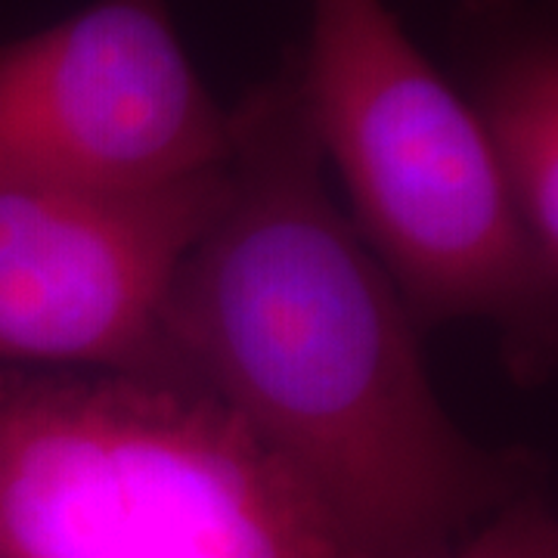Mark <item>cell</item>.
<instances>
[{
	"mask_svg": "<svg viewBox=\"0 0 558 558\" xmlns=\"http://www.w3.org/2000/svg\"><path fill=\"white\" fill-rule=\"evenodd\" d=\"M497 171L539 277L558 292V53L546 38L509 50L478 102Z\"/></svg>",
	"mask_w": 558,
	"mask_h": 558,
	"instance_id": "obj_6",
	"label": "cell"
},
{
	"mask_svg": "<svg viewBox=\"0 0 558 558\" xmlns=\"http://www.w3.org/2000/svg\"><path fill=\"white\" fill-rule=\"evenodd\" d=\"M230 143L168 0H94L0 47V186L153 193L220 171Z\"/></svg>",
	"mask_w": 558,
	"mask_h": 558,
	"instance_id": "obj_4",
	"label": "cell"
},
{
	"mask_svg": "<svg viewBox=\"0 0 558 558\" xmlns=\"http://www.w3.org/2000/svg\"><path fill=\"white\" fill-rule=\"evenodd\" d=\"M295 81L348 220L418 329L487 319L515 379H543L558 292L521 236L475 106L385 0H314Z\"/></svg>",
	"mask_w": 558,
	"mask_h": 558,
	"instance_id": "obj_3",
	"label": "cell"
},
{
	"mask_svg": "<svg viewBox=\"0 0 558 558\" xmlns=\"http://www.w3.org/2000/svg\"><path fill=\"white\" fill-rule=\"evenodd\" d=\"M447 558H558V531L546 499L527 490L478 524Z\"/></svg>",
	"mask_w": 558,
	"mask_h": 558,
	"instance_id": "obj_7",
	"label": "cell"
},
{
	"mask_svg": "<svg viewBox=\"0 0 558 558\" xmlns=\"http://www.w3.org/2000/svg\"><path fill=\"white\" fill-rule=\"evenodd\" d=\"M0 558H376L196 385L0 366Z\"/></svg>",
	"mask_w": 558,
	"mask_h": 558,
	"instance_id": "obj_2",
	"label": "cell"
},
{
	"mask_svg": "<svg viewBox=\"0 0 558 558\" xmlns=\"http://www.w3.org/2000/svg\"><path fill=\"white\" fill-rule=\"evenodd\" d=\"M230 121L227 199L165 304L168 379L252 425L376 558H447L534 465L444 410L418 323L329 193L295 72Z\"/></svg>",
	"mask_w": 558,
	"mask_h": 558,
	"instance_id": "obj_1",
	"label": "cell"
},
{
	"mask_svg": "<svg viewBox=\"0 0 558 558\" xmlns=\"http://www.w3.org/2000/svg\"><path fill=\"white\" fill-rule=\"evenodd\" d=\"M227 165L153 193L0 186V366L168 379L161 319Z\"/></svg>",
	"mask_w": 558,
	"mask_h": 558,
	"instance_id": "obj_5",
	"label": "cell"
}]
</instances>
